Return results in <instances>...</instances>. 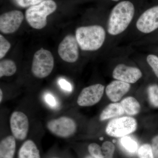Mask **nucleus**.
Here are the masks:
<instances>
[{"label": "nucleus", "instance_id": "obj_26", "mask_svg": "<svg viewBox=\"0 0 158 158\" xmlns=\"http://www.w3.org/2000/svg\"><path fill=\"white\" fill-rule=\"evenodd\" d=\"M44 0H14L18 6L22 8L31 7L38 5Z\"/></svg>", "mask_w": 158, "mask_h": 158}, {"label": "nucleus", "instance_id": "obj_10", "mask_svg": "<svg viewBox=\"0 0 158 158\" xmlns=\"http://www.w3.org/2000/svg\"><path fill=\"white\" fill-rule=\"evenodd\" d=\"M136 27L141 33L149 34L158 28V6L151 7L140 15Z\"/></svg>", "mask_w": 158, "mask_h": 158}, {"label": "nucleus", "instance_id": "obj_22", "mask_svg": "<svg viewBox=\"0 0 158 158\" xmlns=\"http://www.w3.org/2000/svg\"><path fill=\"white\" fill-rule=\"evenodd\" d=\"M139 158H155L151 146L148 144L141 145L138 150Z\"/></svg>", "mask_w": 158, "mask_h": 158}, {"label": "nucleus", "instance_id": "obj_16", "mask_svg": "<svg viewBox=\"0 0 158 158\" xmlns=\"http://www.w3.org/2000/svg\"><path fill=\"white\" fill-rule=\"evenodd\" d=\"M124 113V110L120 103H113L110 104L104 109L100 116V120L104 121L121 116Z\"/></svg>", "mask_w": 158, "mask_h": 158}, {"label": "nucleus", "instance_id": "obj_2", "mask_svg": "<svg viewBox=\"0 0 158 158\" xmlns=\"http://www.w3.org/2000/svg\"><path fill=\"white\" fill-rule=\"evenodd\" d=\"M75 34L79 47L85 51L98 50L104 43L106 37L105 29L98 25L79 27Z\"/></svg>", "mask_w": 158, "mask_h": 158}, {"label": "nucleus", "instance_id": "obj_27", "mask_svg": "<svg viewBox=\"0 0 158 158\" xmlns=\"http://www.w3.org/2000/svg\"><path fill=\"white\" fill-rule=\"evenodd\" d=\"M151 146L154 158H158V135L153 138Z\"/></svg>", "mask_w": 158, "mask_h": 158}, {"label": "nucleus", "instance_id": "obj_30", "mask_svg": "<svg viewBox=\"0 0 158 158\" xmlns=\"http://www.w3.org/2000/svg\"><path fill=\"white\" fill-rule=\"evenodd\" d=\"M3 92L2 90V89H0V102H2V101L3 99Z\"/></svg>", "mask_w": 158, "mask_h": 158}, {"label": "nucleus", "instance_id": "obj_15", "mask_svg": "<svg viewBox=\"0 0 158 158\" xmlns=\"http://www.w3.org/2000/svg\"><path fill=\"white\" fill-rule=\"evenodd\" d=\"M18 158H40L39 149L34 141L28 140L24 142L19 151Z\"/></svg>", "mask_w": 158, "mask_h": 158}, {"label": "nucleus", "instance_id": "obj_29", "mask_svg": "<svg viewBox=\"0 0 158 158\" xmlns=\"http://www.w3.org/2000/svg\"><path fill=\"white\" fill-rule=\"evenodd\" d=\"M45 99L47 102L51 106H56V101L55 98L51 94H48L45 97Z\"/></svg>", "mask_w": 158, "mask_h": 158}, {"label": "nucleus", "instance_id": "obj_12", "mask_svg": "<svg viewBox=\"0 0 158 158\" xmlns=\"http://www.w3.org/2000/svg\"><path fill=\"white\" fill-rule=\"evenodd\" d=\"M142 76V72L139 69L123 64L116 65L113 72V78L128 84L136 83Z\"/></svg>", "mask_w": 158, "mask_h": 158}, {"label": "nucleus", "instance_id": "obj_19", "mask_svg": "<svg viewBox=\"0 0 158 158\" xmlns=\"http://www.w3.org/2000/svg\"><path fill=\"white\" fill-rule=\"evenodd\" d=\"M121 144L123 147L128 152L134 153L138 148V144L134 139L128 136H125L121 139Z\"/></svg>", "mask_w": 158, "mask_h": 158}, {"label": "nucleus", "instance_id": "obj_7", "mask_svg": "<svg viewBox=\"0 0 158 158\" xmlns=\"http://www.w3.org/2000/svg\"><path fill=\"white\" fill-rule=\"evenodd\" d=\"M79 46L76 37L73 35H67L59 44L58 54L63 61L73 63L78 59Z\"/></svg>", "mask_w": 158, "mask_h": 158}, {"label": "nucleus", "instance_id": "obj_9", "mask_svg": "<svg viewBox=\"0 0 158 158\" xmlns=\"http://www.w3.org/2000/svg\"><path fill=\"white\" fill-rule=\"evenodd\" d=\"M10 126L12 135L15 139L24 140L27 136L29 129V121L25 113L15 111L10 118Z\"/></svg>", "mask_w": 158, "mask_h": 158}, {"label": "nucleus", "instance_id": "obj_1", "mask_svg": "<svg viewBox=\"0 0 158 158\" xmlns=\"http://www.w3.org/2000/svg\"><path fill=\"white\" fill-rule=\"evenodd\" d=\"M135 12V8L131 2L122 1L112 9L107 24L108 33L116 36L124 32L131 22Z\"/></svg>", "mask_w": 158, "mask_h": 158}, {"label": "nucleus", "instance_id": "obj_14", "mask_svg": "<svg viewBox=\"0 0 158 158\" xmlns=\"http://www.w3.org/2000/svg\"><path fill=\"white\" fill-rule=\"evenodd\" d=\"M16 149V141L14 136L4 138L0 143V158H13Z\"/></svg>", "mask_w": 158, "mask_h": 158}, {"label": "nucleus", "instance_id": "obj_6", "mask_svg": "<svg viewBox=\"0 0 158 158\" xmlns=\"http://www.w3.org/2000/svg\"><path fill=\"white\" fill-rule=\"evenodd\" d=\"M48 129L52 134L61 138H69L77 131L75 121L67 116H62L52 119L48 123Z\"/></svg>", "mask_w": 158, "mask_h": 158}, {"label": "nucleus", "instance_id": "obj_5", "mask_svg": "<svg viewBox=\"0 0 158 158\" xmlns=\"http://www.w3.org/2000/svg\"><path fill=\"white\" fill-rule=\"evenodd\" d=\"M137 122L131 116H123L110 121L106 128L108 135L112 137H123L134 132L137 129Z\"/></svg>", "mask_w": 158, "mask_h": 158}, {"label": "nucleus", "instance_id": "obj_31", "mask_svg": "<svg viewBox=\"0 0 158 158\" xmlns=\"http://www.w3.org/2000/svg\"><path fill=\"white\" fill-rule=\"evenodd\" d=\"M86 158H94L93 157H92V156H91L87 157H86Z\"/></svg>", "mask_w": 158, "mask_h": 158}, {"label": "nucleus", "instance_id": "obj_32", "mask_svg": "<svg viewBox=\"0 0 158 158\" xmlns=\"http://www.w3.org/2000/svg\"><path fill=\"white\" fill-rule=\"evenodd\" d=\"M112 1H113V2H118L119 0H112Z\"/></svg>", "mask_w": 158, "mask_h": 158}, {"label": "nucleus", "instance_id": "obj_11", "mask_svg": "<svg viewBox=\"0 0 158 158\" xmlns=\"http://www.w3.org/2000/svg\"><path fill=\"white\" fill-rule=\"evenodd\" d=\"M24 19L21 11L13 10L2 14L0 16V31L5 34L15 33L19 29Z\"/></svg>", "mask_w": 158, "mask_h": 158}, {"label": "nucleus", "instance_id": "obj_8", "mask_svg": "<svg viewBox=\"0 0 158 158\" xmlns=\"http://www.w3.org/2000/svg\"><path fill=\"white\" fill-rule=\"evenodd\" d=\"M104 88V86L100 84L84 88L78 97L77 104L81 107L91 106L96 104L101 99Z\"/></svg>", "mask_w": 158, "mask_h": 158}, {"label": "nucleus", "instance_id": "obj_18", "mask_svg": "<svg viewBox=\"0 0 158 158\" xmlns=\"http://www.w3.org/2000/svg\"><path fill=\"white\" fill-rule=\"evenodd\" d=\"M16 64L11 59H4L0 62V77L11 76L16 73Z\"/></svg>", "mask_w": 158, "mask_h": 158}, {"label": "nucleus", "instance_id": "obj_24", "mask_svg": "<svg viewBox=\"0 0 158 158\" xmlns=\"http://www.w3.org/2000/svg\"><path fill=\"white\" fill-rule=\"evenodd\" d=\"M146 60L148 65L152 68L156 76L158 78V57L156 55L151 54L147 56Z\"/></svg>", "mask_w": 158, "mask_h": 158}, {"label": "nucleus", "instance_id": "obj_17", "mask_svg": "<svg viewBox=\"0 0 158 158\" xmlns=\"http://www.w3.org/2000/svg\"><path fill=\"white\" fill-rule=\"evenodd\" d=\"M124 113L129 116L137 115L140 112L141 106L137 99L133 97H127L120 102Z\"/></svg>", "mask_w": 158, "mask_h": 158}, {"label": "nucleus", "instance_id": "obj_20", "mask_svg": "<svg viewBox=\"0 0 158 158\" xmlns=\"http://www.w3.org/2000/svg\"><path fill=\"white\" fill-rule=\"evenodd\" d=\"M148 99L154 107L158 108V85H150L148 88Z\"/></svg>", "mask_w": 158, "mask_h": 158}, {"label": "nucleus", "instance_id": "obj_13", "mask_svg": "<svg viewBox=\"0 0 158 158\" xmlns=\"http://www.w3.org/2000/svg\"><path fill=\"white\" fill-rule=\"evenodd\" d=\"M131 85L128 83L116 80L113 81L107 86L106 94L110 100L117 102L129 91Z\"/></svg>", "mask_w": 158, "mask_h": 158}, {"label": "nucleus", "instance_id": "obj_23", "mask_svg": "<svg viewBox=\"0 0 158 158\" xmlns=\"http://www.w3.org/2000/svg\"><path fill=\"white\" fill-rule=\"evenodd\" d=\"M11 44L9 41L2 35H0V59L5 57L11 48Z\"/></svg>", "mask_w": 158, "mask_h": 158}, {"label": "nucleus", "instance_id": "obj_25", "mask_svg": "<svg viewBox=\"0 0 158 158\" xmlns=\"http://www.w3.org/2000/svg\"><path fill=\"white\" fill-rule=\"evenodd\" d=\"M88 150L90 155L94 158H102V148L96 143L89 144Z\"/></svg>", "mask_w": 158, "mask_h": 158}, {"label": "nucleus", "instance_id": "obj_21", "mask_svg": "<svg viewBox=\"0 0 158 158\" xmlns=\"http://www.w3.org/2000/svg\"><path fill=\"white\" fill-rule=\"evenodd\" d=\"M102 158H113L115 152L114 144L109 141H106L102 144Z\"/></svg>", "mask_w": 158, "mask_h": 158}, {"label": "nucleus", "instance_id": "obj_4", "mask_svg": "<svg viewBox=\"0 0 158 158\" xmlns=\"http://www.w3.org/2000/svg\"><path fill=\"white\" fill-rule=\"evenodd\" d=\"M54 66L53 56L50 51L41 48L35 53L31 67L34 77L39 79L48 77L52 71Z\"/></svg>", "mask_w": 158, "mask_h": 158}, {"label": "nucleus", "instance_id": "obj_3", "mask_svg": "<svg viewBox=\"0 0 158 158\" xmlns=\"http://www.w3.org/2000/svg\"><path fill=\"white\" fill-rule=\"evenodd\" d=\"M56 9V4L54 1L44 0L27 9L25 13L26 20L32 28L40 30L47 24L48 16L53 13Z\"/></svg>", "mask_w": 158, "mask_h": 158}, {"label": "nucleus", "instance_id": "obj_28", "mask_svg": "<svg viewBox=\"0 0 158 158\" xmlns=\"http://www.w3.org/2000/svg\"><path fill=\"white\" fill-rule=\"evenodd\" d=\"M59 85L63 90L68 91L72 90V87L69 82L66 81L65 79H61L59 81Z\"/></svg>", "mask_w": 158, "mask_h": 158}]
</instances>
